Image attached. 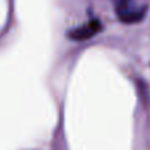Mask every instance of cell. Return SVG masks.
Returning <instances> with one entry per match:
<instances>
[{
  "mask_svg": "<svg viewBox=\"0 0 150 150\" xmlns=\"http://www.w3.org/2000/svg\"><path fill=\"white\" fill-rule=\"evenodd\" d=\"M115 5H116V13L122 23L133 24L138 23L144 18L145 16V9H136L132 8L130 5V0H115Z\"/></svg>",
  "mask_w": 150,
  "mask_h": 150,
  "instance_id": "6da1fadb",
  "label": "cell"
},
{
  "mask_svg": "<svg viewBox=\"0 0 150 150\" xmlns=\"http://www.w3.org/2000/svg\"><path fill=\"white\" fill-rule=\"evenodd\" d=\"M101 30V24L98 20H92L90 23H87L86 25H82L79 28H75L74 30H71L69 33V37L75 41H84L91 37H93L95 34H98Z\"/></svg>",
  "mask_w": 150,
  "mask_h": 150,
  "instance_id": "7a4b0ae2",
  "label": "cell"
}]
</instances>
